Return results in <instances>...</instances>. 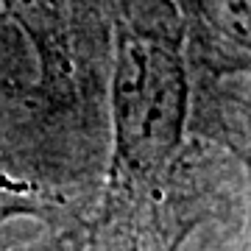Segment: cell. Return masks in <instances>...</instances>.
Wrapping results in <instances>:
<instances>
[{"label": "cell", "instance_id": "cell-3", "mask_svg": "<svg viewBox=\"0 0 251 251\" xmlns=\"http://www.w3.org/2000/svg\"><path fill=\"white\" fill-rule=\"evenodd\" d=\"M201 17L212 34H218L229 48H249V0H196Z\"/></svg>", "mask_w": 251, "mask_h": 251}, {"label": "cell", "instance_id": "cell-2", "mask_svg": "<svg viewBox=\"0 0 251 251\" xmlns=\"http://www.w3.org/2000/svg\"><path fill=\"white\" fill-rule=\"evenodd\" d=\"M17 23L36 42L45 64H62L64 42H62V11L59 0H6Z\"/></svg>", "mask_w": 251, "mask_h": 251}, {"label": "cell", "instance_id": "cell-1", "mask_svg": "<svg viewBox=\"0 0 251 251\" xmlns=\"http://www.w3.org/2000/svg\"><path fill=\"white\" fill-rule=\"evenodd\" d=\"M190 109L187 70L173 42L123 31L115 56L112 112L117 153L131 173H156L181 145Z\"/></svg>", "mask_w": 251, "mask_h": 251}, {"label": "cell", "instance_id": "cell-4", "mask_svg": "<svg viewBox=\"0 0 251 251\" xmlns=\"http://www.w3.org/2000/svg\"><path fill=\"white\" fill-rule=\"evenodd\" d=\"M14 209H20V204H9V201L0 198V221H3L6 215H14Z\"/></svg>", "mask_w": 251, "mask_h": 251}]
</instances>
